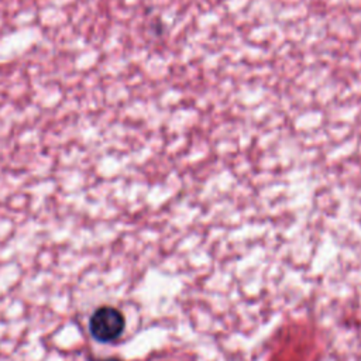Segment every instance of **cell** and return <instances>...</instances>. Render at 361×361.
Masks as SVG:
<instances>
[{
    "instance_id": "1",
    "label": "cell",
    "mask_w": 361,
    "mask_h": 361,
    "mask_svg": "<svg viewBox=\"0 0 361 361\" xmlns=\"http://www.w3.org/2000/svg\"><path fill=\"white\" fill-rule=\"evenodd\" d=\"M89 330L95 340L111 343L122 336L125 330V318L116 307L102 306L92 315Z\"/></svg>"
}]
</instances>
